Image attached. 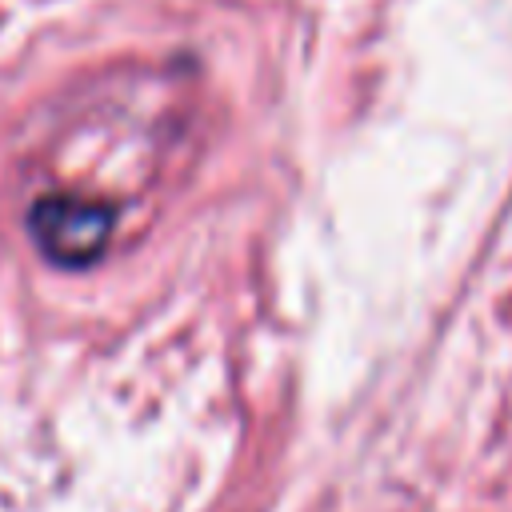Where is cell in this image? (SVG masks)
<instances>
[{
  "instance_id": "1",
  "label": "cell",
  "mask_w": 512,
  "mask_h": 512,
  "mask_svg": "<svg viewBox=\"0 0 512 512\" xmlns=\"http://www.w3.org/2000/svg\"><path fill=\"white\" fill-rule=\"evenodd\" d=\"M28 236L36 252L60 268L96 264L116 236V208L96 192L44 188L28 204Z\"/></svg>"
}]
</instances>
